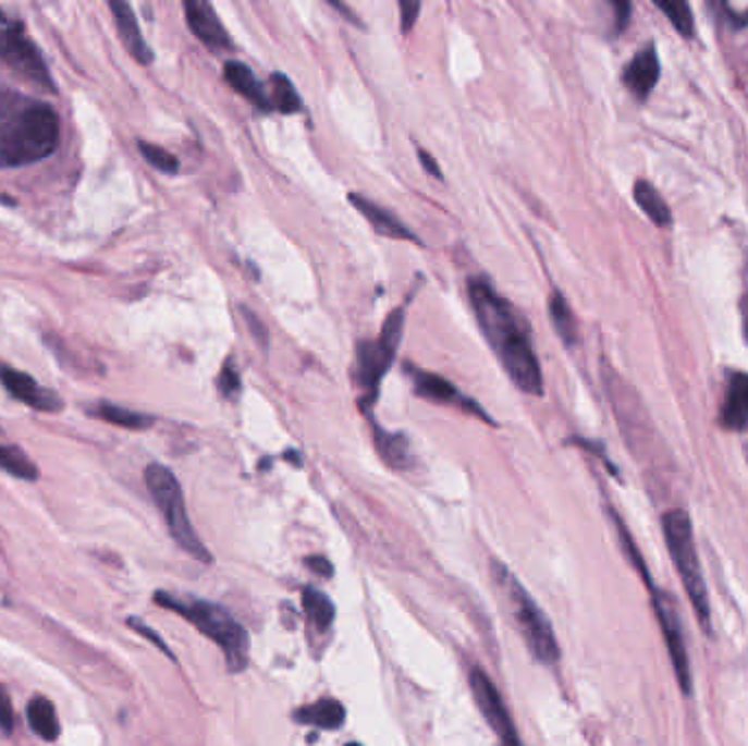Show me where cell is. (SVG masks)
Segmentation results:
<instances>
[{
    "label": "cell",
    "instance_id": "cell-1",
    "mask_svg": "<svg viewBox=\"0 0 748 746\" xmlns=\"http://www.w3.org/2000/svg\"><path fill=\"white\" fill-rule=\"evenodd\" d=\"M468 301L475 311L477 325L502 362L513 383L526 394H543V372L528 327L519 314L496 294L483 279L468 281Z\"/></svg>",
    "mask_w": 748,
    "mask_h": 746
},
{
    "label": "cell",
    "instance_id": "cell-2",
    "mask_svg": "<svg viewBox=\"0 0 748 746\" xmlns=\"http://www.w3.org/2000/svg\"><path fill=\"white\" fill-rule=\"evenodd\" d=\"M58 145L60 119L49 103L0 90V169L36 164Z\"/></svg>",
    "mask_w": 748,
    "mask_h": 746
},
{
    "label": "cell",
    "instance_id": "cell-3",
    "mask_svg": "<svg viewBox=\"0 0 748 746\" xmlns=\"http://www.w3.org/2000/svg\"><path fill=\"white\" fill-rule=\"evenodd\" d=\"M154 602L162 609H169L182 615L193 624L201 635L214 641L225 657L230 672H241L249 661V637L247 631L219 604L197 600V598H177L167 591L154 594Z\"/></svg>",
    "mask_w": 748,
    "mask_h": 746
},
{
    "label": "cell",
    "instance_id": "cell-4",
    "mask_svg": "<svg viewBox=\"0 0 748 746\" xmlns=\"http://www.w3.org/2000/svg\"><path fill=\"white\" fill-rule=\"evenodd\" d=\"M490 574H492L494 587L502 591L506 607L511 611L513 624L517 626L532 657L545 665L556 663L561 657V648H559L556 633L552 628L550 617L543 613V609L526 591L519 578L502 561L490 563Z\"/></svg>",
    "mask_w": 748,
    "mask_h": 746
},
{
    "label": "cell",
    "instance_id": "cell-5",
    "mask_svg": "<svg viewBox=\"0 0 748 746\" xmlns=\"http://www.w3.org/2000/svg\"><path fill=\"white\" fill-rule=\"evenodd\" d=\"M145 484L154 497L158 511L162 513V519H164L173 541L195 561L210 563L212 557H210L208 548L201 543V539L197 537V533L188 519L184 492H182V486H180L177 477L173 475V470L167 468L164 464H149L145 468Z\"/></svg>",
    "mask_w": 748,
    "mask_h": 746
},
{
    "label": "cell",
    "instance_id": "cell-6",
    "mask_svg": "<svg viewBox=\"0 0 748 746\" xmlns=\"http://www.w3.org/2000/svg\"><path fill=\"white\" fill-rule=\"evenodd\" d=\"M403 327H405V309L398 307L392 311L381 329V335L377 340H364L357 344L355 351V381L359 386V407L368 414V407L375 405L379 396L381 381L385 372L390 370L398 344L403 340Z\"/></svg>",
    "mask_w": 748,
    "mask_h": 746
},
{
    "label": "cell",
    "instance_id": "cell-7",
    "mask_svg": "<svg viewBox=\"0 0 748 746\" xmlns=\"http://www.w3.org/2000/svg\"><path fill=\"white\" fill-rule=\"evenodd\" d=\"M663 533L670 548V557L678 570V576L694 604V611L700 617L702 626L709 628V596H707L704 578L700 572V561H698L689 517L683 511H670L663 517Z\"/></svg>",
    "mask_w": 748,
    "mask_h": 746
},
{
    "label": "cell",
    "instance_id": "cell-8",
    "mask_svg": "<svg viewBox=\"0 0 748 746\" xmlns=\"http://www.w3.org/2000/svg\"><path fill=\"white\" fill-rule=\"evenodd\" d=\"M0 62L34 86L53 90V80L40 49L25 36L19 25L0 27Z\"/></svg>",
    "mask_w": 748,
    "mask_h": 746
},
{
    "label": "cell",
    "instance_id": "cell-9",
    "mask_svg": "<svg viewBox=\"0 0 748 746\" xmlns=\"http://www.w3.org/2000/svg\"><path fill=\"white\" fill-rule=\"evenodd\" d=\"M470 692L483 720L490 724L499 742H502L499 746H522L515 722L508 713V707L502 694H499V689L494 687V683L488 678V674L481 668H473L470 672Z\"/></svg>",
    "mask_w": 748,
    "mask_h": 746
},
{
    "label": "cell",
    "instance_id": "cell-10",
    "mask_svg": "<svg viewBox=\"0 0 748 746\" xmlns=\"http://www.w3.org/2000/svg\"><path fill=\"white\" fill-rule=\"evenodd\" d=\"M650 596H652L654 613L659 617V626H661L665 646H667L670 657H672V665H674L678 685L685 694H689L691 692V674H689V661H687V650H685L683 635H680V622H678L676 607H674L670 596L659 594L654 587L650 589Z\"/></svg>",
    "mask_w": 748,
    "mask_h": 746
},
{
    "label": "cell",
    "instance_id": "cell-11",
    "mask_svg": "<svg viewBox=\"0 0 748 746\" xmlns=\"http://www.w3.org/2000/svg\"><path fill=\"white\" fill-rule=\"evenodd\" d=\"M0 383L3 388L19 399L21 403H25L27 407H34L36 412H47V414H56L64 409V401L56 390H49L45 386H40L32 375L12 368L8 364H0Z\"/></svg>",
    "mask_w": 748,
    "mask_h": 746
},
{
    "label": "cell",
    "instance_id": "cell-12",
    "mask_svg": "<svg viewBox=\"0 0 748 746\" xmlns=\"http://www.w3.org/2000/svg\"><path fill=\"white\" fill-rule=\"evenodd\" d=\"M407 372L414 377V390L420 396H425L429 401H436V403H442V405H455V407H459L464 412H470V414L479 416L486 423H492L490 416L473 399H466L462 392H457V388L451 381H446V379H442L438 375H431V372L416 370L414 366H407Z\"/></svg>",
    "mask_w": 748,
    "mask_h": 746
},
{
    "label": "cell",
    "instance_id": "cell-13",
    "mask_svg": "<svg viewBox=\"0 0 748 746\" xmlns=\"http://www.w3.org/2000/svg\"><path fill=\"white\" fill-rule=\"evenodd\" d=\"M184 16L193 36L210 51H223L232 47L225 27L221 25L217 12L212 10V5L206 3V0H186Z\"/></svg>",
    "mask_w": 748,
    "mask_h": 746
},
{
    "label": "cell",
    "instance_id": "cell-14",
    "mask_svg": "<svg viewBox=\"0 0 748 746\" xmlns=\"http://www.w3.org/2000/svg\"><path fill=\"white\" fill-rule=\"evenodd\" d=\"M110 12L114 16V25L119 32V38L123 42V47L127 49V53L143 66H149L154 62V53L149 49V45L143 38V32L138 27V19L134 14V10L123 3V0H110Z\"/></svg>",
    "mask_w": 748,
    "mask_h": 746
},
{
    "label": "cell",
    "instance_id": "cell-15",
    "mask_svg": "<svg viewBox=\"0 0 748 746\" xmlns=\"http://www.w3.org/2000/svg\"><path fill=\"white\" fill-rule=\"evenodd\" d=\"M223 80L228 82V86L241 95L243 99H247L255 108H259L261 112H272V99L268 88L259 82V77L253 73V69L245 66L243 62H225L223 66Z\"/></svg>",
    "mask_w": 748,
    "mask_h": 746
},
{
    "label": "cell",
    "instance_id": "cell-16",
    "mask_svg": "<svg viewBox=\"0 0 748 746\" xmlns=\"http://www.w3.org/2000/svg\"><path fill=\"white\" fill-rule=\"evenodd\" d=\"M351 204L368 219V223L372 225V230L381 236H388V239H403V241H416L414 232L390 210H385L383 206L375 204L372 199L359 195V193H351L348 195Z\"/></svg>",
    "mask_w": 748,
    "mask_h": 746
},
{
    "label": "cell",
    "instance_id": "cell-17",
    "mask_svg": "<svg viewBox=\"0 0 748 746\" xmlns=\"http://www.w3.org/2000/svg\"><path fill=\"white\" fill-rule=\"evenodd\" d=\"M722 425L741 431L748 427V375L735 372L728 377V388L722 405Z\"/></svg>",
    "mask_w": 748,
    "mask_h": 746
},
{
    "label": "cell",
    "instance_id": "cell-18",
    "mask_svg": "<svg viewBox=\"0 0 748 746\" xmlns=\"http://www.w3.org/2000/svg\"><path fill=\"white\" fill-rule=\"evenodd\" d=\"M659 80V60L654 47H648L635 56L624 71V84L637 99H646Z\"/></svg>",
    "mask_w": 748,
    "mask_h": 746
},
{
    "label": "cell",
    "instance_id": "cell-19",
    "mask_svg": "<svg viewBox=\"0 0 748 746\" xmlns=\"http://www.w3.org/2000/svg\"><path fill=\"white\" fill-rule=\"evenodd\" d=\"M294 718L301 722V724H311V726H318V729H327V731H335L344 724L346 720V709L340 700L335 698H322L314 705H307V707H301Z\"/></svg>",
    "mask_w": 748,
    "mask_h": 746
},
{
    "label": "cell",
    "instance_id": "cell-20",
    "mask_svg": "<svg viewBox=\"0 0 748 746\" xmlns=\"http://www.w3.org/2000/svg\"><path fill=\"white\" fill-rule=\"evenodd\" d=\"M370 427H372L375 447H377L379 455L385 460V464L392 468H401V470L409 468L412 466V449H409L407 438L401 433H388L375 420H370Z\"/></svg>",
    "mask_w": 748,
    "mask_h": 746
},
{
    "label": "cell",
    "instance_id": "cell-21",
    "mask_svg": "<svg viewBox=\"0 0 748 746\" xmlns=\"http://www.w3.org/2000/svg\"><path fill=\"white\" fill-rule=\"evenodd\" d=\"M27 720L32 731L42 737L45 742H56L60 737V718L56 711V705L45 698V696H36L29 707H27Z\"/></svg>",
    "mask_w": 748,
    "mask_h": 746
},
{
    "label": "cell",
    "instance_id": "cell-22",
    "mask_svg": "<svg viewBox=\"0 0 748 746\" xmlns=\"http://www.w3.org/2000/svg\"><path fill=\"white\" fill-rule=\"evenodd\" d=\"M93 416H97L99 420L103 423H110L114 427H123V429H147L154 425V416H147V414H140V412H134V409H127V407H121V405H114L110 401H101L97 403L93 409H90Z\"/></svg>",
    "mask_w": 748,
    "mask_h": 746
},
{
    "label": "cell",
    "instance_id": "cell-23",
    "mask_svg": "<svg viewBox=\"0 0 748 746\" xmlns=\"http://www.w3.org/2000/svg\"><path fill=\"white\" fill-rule=\"evenodd\" d=\"M303 611H305L307 620L318 631L331 628V624L335 620V607H333L331 598L318 589H311V587H307L303 591Z\"/></svg>",
    "mask_w": 748,
    "mask_h": 746
},
{
    "label": "cell",
    "instance_id": "cell-24",
    "mask_svg": "<svg viewBox=\"0 0 748 746\" xmlns=\"http://www.w3.org/2000/svg\"><path fill=\"white\" fill-rule=\"evenodd\" d=\"M0 468L25 481H36L40 477L38 464L14 444H0Z\"/></svg>",
    "mask_w": 748,
    "mask_h": 746
},
{
    "label": "cell",
    "instance_id": "cell-25",
    "mask_svg": "<svg viewBox=\"0 0 748 746\" xmlns=\"http://www.w3.org/2000/svg\"><path fill=\"white\" fill-rule=\"evenodd\" d=\"M270 99H272V108L283 114H296L303 110L301 95L296 93L292 80L281 73H274L270 77Z\"/></svg>",
    "mask_w": 748,
    "mask_h": 746
},
{
    "label": "cell",
    "instance_id": "cell-26",
    "mask_svg": "<svg viewBox=\"0 0 748 746\" xmlns=\"http://www.w3.org/2000/svg\"><path fill=\"white\" fill-rule=\"evenodd\" d=\"M635 199L637 204L643 208V212L659 225H667L670 223V208L663 201V197L654 191L652 184L648 182H637L635 184Z\"/></svg>",
    "mask_w": 748,
    "mask_h": 746
},
{
    "label": "cell",
    "instance_id": "cell-27",
    "mask_svg": "<svg viewBox=\"0 0 748 746\" xmlns=\"http://www.w3.org/2000/svg\"><path fill=\"white\" fill-rule=\"evenodd\" d=\"M550 314H552V322H554L559 335L563 338V342L574 344L576 342V320H574V314H572V309H569V305L561 292L552 294Z\"/></svg>",
    "mask_w": 748,
    "mask_h": 746
},
{
    "label": "cell",
    "instance_id": "cell-28",
    "mask_svg": "<svg viewBox=\"0 0 748 746\" xmlns=\"http://www.w3.org/2000/svg\"><path fill=\"white\" fill-rule=\"evenodd\" d=\"M138 151L143 154V158H145L154 169H158V171H162V173L173 175V173L180 171L177 158H175L171 151H167L164 147L151 145V143H147V140H138Z\"/></svg>",
    "mask_w": 748,
    "mask_h": 746
},
{
    "label": "cell",
    "instance_id": "cell-29",
    "mask_svg": "<svg viewBox=\"0 0 748 746\" xmlns=\"http://www.w3.org/2000/svg\"><path fill=\"white\" fill-rule=\"evenodd\" d=\"M659 8L670 16L672 25L685 36L689 38L694 34V23H691V14L689 8L685 3H659Z\"/></svg>",
    "mask_w": 748,
    "mask_h": 746
},
{
    "label": "cell",
    "instance_id": "cell-30",
    "mask_svg": "<svg viewBox=\"0 0 748 746\" xmlns=\"http://www.w3.org/2000/svg\"><path fill=\"white\" fill-rule=\"evenodd\" d=\"M217 388L223 396L232 399L238 394L241 390V377H238V370H236V364H232V359H228L219 372V379H217Z\"/></svg>",
    "mask_w": 748,
    "mask_h": 746
},
{
    "label": "cell",
    "instance_id": "cell-31",
    "mask_svg": "<svg viewBox=\"0 0 748 746\" xmlns=\"http://www.w3.org/2000/svg\"><path fill=\"white\" fill-rule=\"evenodd\" d=\"M14 724H16V716H14L12 698L5 689V685L0 683V731L10 735L14 731Z\"/></svg>",
    "mask_w": 748,
    "mask_h": 746
},
{
    "label": "cell",
    "instance_id": "cell-32",
    "mask_svg": "<svg viewBox=\"0 0 748 746\" xmlns=\"http://www.w3.org/2000/svg\"><path fill=\"white\" fill-rule=\"evenodd\" d=\"M127 626H130V628H134V631H136V633H138V635H143V637H147V639H149V641H151V644H154V646H156V648H160V650H162V652H164V655H167V657H169V659H173V661H175V657H173V652H171V650H169V646H167V644H164V641H162V637H160V635H158V633H154V631H151V628H149V626H147V624H145V622H143V620H136V617H130V620H127Z\"/></svg>",
    "mask_w": 748,
    "mask_h": 746
},
{
    "label": "cell",
    "instance_id": "cell-33",
    "mask_svg": "<svg viewBox=\"0 0 748 746\" xmlns=\"http://www.w3.org/2000/svg\"><path fill=\"white\" fill-rule=\"evenodd\" d=\"M398 10H401V29H403V34H409L414 29V25H416V19H418L422 5L420 3H409V0H401Z\"/></svg>",
    "mask_w": 748,
    "mask_h": 746
},
{
    "label": "cell",
    "instance_id": "cell-34",
    "mask_svg": "<svg viewBox=\"0 0 748 746\" xmlns=\"http://www.w3.org/2000/svg\"><path fill=\"white\" fill-rule=\"evenodd\" d=\"M307 567L314 572V574H318V576H324V578H331L333 576V565H331V561L329 559H324V557H309L307 561Z\"/></svg>",
    "mask_w": 748,
    "mask_h": 746
},
{
    "label": "cell",
    "instance_id": "cell-35",
    "mask_svg": "<svg viewBox=\"0 0 748 746\" xmlns=\"http://www.w3.org/2000/svg\"><path fill=\"white\" fill-rule=\"evenodd\" d=\"M418 158H420V164H422V167H425V169H427V171H429L433 178H438V180L442 178V175H440V167L436 164V160H433V156H431L429 151H425V149H418Z\"/></svg>",
    "mask_w": 748,
    "mask_h": 746
},
{
    "label": "cell",
    "instance_id": "cell-36",
    "mask_svg": "<svg viewBox=\"0 0 748 746\" xmlns=\"http://www.w3.org/2000/svg\"><path fill=\"white\" fill-rule=\"evenodd\" d=\"M724 8H726V12H728L731 21H735L737 25H748V8L741 10L739 5H731V3H726Z\"/></svg>",
    "mask_w": 748,
    "mask_h": 746
},
{
    "label": "cell",
    "instance_id": "cell-37",
    "mask_svg": "<svg viewBox=\"0 0 748 746\" xmlns=\"http://www.w3.org/2000/svg\"><path fill=\"white\" fill-rule=\"evenodd\" d=\"M346 746H361V744H359V742H348Z\"/></svg>",
    "mask_w": 748,
    "mask_h": 746
}]
</instances>
